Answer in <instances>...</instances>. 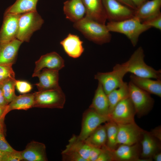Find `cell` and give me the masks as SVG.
I'll use <instances>...</instances> for the list:
<instances>
[{
  "instance_id": "1",
  "label": "cell",
  "mask_w": 161,
  "mask_h": 161,
  "mask_svg": "<svg viewBox=\"0 0 161 161\" xmlns=\"http://www.w3.org/2000/svg\"><path fill=\"white\" fill-rule=\"evenodd\" d=\"M73 27L80 31L87 39L100 45L110 42L111 35L106 25L85 16L74 23Z\"/></svg>"
},
{
  "instance_id": "2",
  "label": "cell",
  "mask_w": 161,
  "mask_h": 161,
  "mask_svg": "<svg viewBox=\"0 0 161 161\" xmlns=\"http://www.w3.org/2000/svg\"><path fill=\"white\" fill-rule=\"evenodd\" d=\"M106 26L110 32L120 33L126 35L134 47L137 45L140 35L151 28L134 16L121 21H110Z\"/></svg>"
},
{
  "instance_id": "3",
  "label": "cell",
  "mask_w": 161,
  "mask_h": 161,
  "mask_svg": "<svg viewBox=\"0 0 161 161\" xmlns=\"http://www.w3.org/2000/svg\"><path fill=\"white\" fill-rule=\"evenodd\" d=\"M144 57L143 49L140 47L125 62L128 72L140 77L161 80L160 69L156 70L146 64L144 61Z\"/></svg>"
},
{
  "instance_id": "4",
  "label": "cell",
  "mask_w": 161,
  "mask_h": 161,
  "mask_svg": "<svg viewBox=\"0 0 161 161\" xmlns=\"http://www.w3.org/2000/svg\"><path fill=\"white\" fill-rule=\"evenodd\" d=\"M128 73L125 63L116 64L112 71L106 72H98L95 78L98 81L106 95L121 86L124 83L123 78Z\"/></svg>"
},
{
  "instance_id": "5",
  "label": "cell",
  "mask_w": 161,
  "mask_h": 161,
  "mask_svg": "<svg viewBox=\"0 0 161 161\" xmlns=\"http://www.w3.org/2000/svg\"><path fill=\"white\" fill-rule=\"evenodd\" d=\"M44 22L37 11L21 14L17 39L22 42H29L33 32L39 30Z\"/></svg>"
},
{
  "instance_id": "6",
  "label": "cell",
  "mask_w": 161,
  "mask_h": 161,
  "mask_svg": "<svg viewBox=\"0 0 161 161\" xmlns=\"http://www.w3.org/2000/svg\"><path fill=\"white\" fill-rule=\"evenodd\" d=\"M33 93V107L61 109L64 107L65 96L61 88L38 91Z\"/></svg>"
},
{
  "instance_id": "7",
  "label": "cell",
  "mask_w": 161,
  "mask_h": 161,
  "mask_svg": "<svg viewBox=\"0 0 161 161\" xmlns=\"http://www.w3.org/2000/svg\"><path fill=\"white\" fill-rule=\"evenodd\" d=\"M128 85L129 97L136 114L140 116L145 114L151 109L154 103L150 94L137 87L130 81Z\"/></svg>"
},
{
  "instance_id": "8",
  "label": "cell",
  "mask_w": 161,
  "mask_h": 161,
  "mask_svg": "<svg viewBox=\"0 0 161 161\" xmlns=\"http://www.w3.org/2000/svg\"><path fill=\"white\" fill-rule=\"evenodd\" d=\"M135 109L129 97L122 100L114 107L108 115L109 120L118 124H126L134 122Z\"/></svg>"
},
{
  "instance_id": "9",
  "label": "cell",
  "mask_w": 161,
  "mask_h": 161,
  "mask_svg": "<svg viewBox=\"0 0 161 161\" xmlns=\"http://www.w3.org/2000/svg\"><path fill=\"white\" fill-rule=\"evenodd\" d=\"M109 120L108 116H104L89 108L83 113L81 130L78 138L84 140L101 124Z\"/></svg>"
},
{
  "instance_id": "10",
  "label": "cell",
  "mask_w": 161,
  "mask_h": 161,
  "mask_svg": "<svg viewBox=\"0 0 161 161\" xmlns=\"http://www.w3.org/2000/svg\"><path fill=\"white\" fill-rule=\"evenodd\" d=\"M107 19L110 21L123 20L134 16V10L116 0H102Z\"/></svg>"
},
{
  "instance_id": "11",
  "label": "cell",
  "mask_w": 161,
  "mask_h": 161,
  "mask_svg": "<svg viewBox=\"0 0 161 161\" xmlns=\"http://www.w3.org/2000/svg\"><path fill=\"white\" fill-rule=\"evenodd\" d=\"M118 124L117 144L132 145L137 143L145 131L135 122Z\"/></svg>"
},
{
  "instance_id": "12",
  "label": "cell",
  "mask_w": 161,
  "mask_h": 161,
  "mask_svg": "<svg viewBox=\"0 0 161 161\" xmlns=\"http://www.w3.org/2000/svg\"><path fill=\"white\" fill-rule=\"evenodd\" d=\"M20 15L4 13L0 30V44L8 42L17 39Z\"/></svg>"
},
{
  "instance_id": "13",
  "label": "cell",
  "mask_w": 161,
  "mask_h": 161,
  "mask_svg": "<svg viewBox=\"0 0 161 161\" xmlns=\"http://www.w3.org/2000/svg\"><path fill=\"white\" fill-rule=\"evenodd\" d=\"M35 65L32 77H35L44 68L58 71L64 66V61L59 55L53 52L41 56L35 62Z\"/></svg>"
},
{
  "instance_id": "14",
  "label": "cell",
  "mask_w": 161,
  "mask_h": 161,
  "mask_svg": "<svg viewBox=\"0 0 161 161\" xmlns=\"http://www.w3.org/2000/svg\"><path fill=\"white\" fill-rule=\"evenodd\" d=\"M39 82L35 84L38 91L57 89L61 88L58 84V71L44 68L37 74Z\"/></svg>"
},
{
  "instance_id": "15",
  "label": "cell",
  "mask_w": 161,
  "mask_h": 161,
  "mask_svg": "<svg viewBox=\"0 0 161 161\" xmlns=\"http://www.w3.org/2000/svg\"><path fill=\"white\" fill-rule=\"evenodd\" d=\"M22 160L26 161H48L45 145L32 141L28 143L25 149L21 151Z\"/></svg>"
},
{
  "instance_id": "16",
  "label": "cell",
  "mask_w": 161,
  "mask_h": 161,
  "mask_svg": "<svg viewBox=\"0 0 161 161\" xmlns=\"http://www.w3.org/2000/svg\"><path fill=\"white\" fill-rule=\"evenodd\" d=\"M22 43L16 39L8 42L0 44V65L14 64Z\"/></svg>"
},
{
  "instance_id": "17",
  "label": "cell",
  "mask_w": 161,
  "mask_h": 161,
  "mask_svg": "<svg viewBox=\"0 0 161 161\" xmlns=\"http://www.w3.org/2000/svg\"><path fill=\"white\" fill-rule=\"evenodd\" d=\"M86 10L85 16L98 23L105 24L106 15L102 0H82Z\"/></svg>"
},
{
  "instance_id": "18",
  "label": "cell",
  "mask_w": 161,
  "mask_h": 161,
  "mask_svg": "<svg viewBox=\"0 0 161 161\" xmlns=\"http://www.w3.org/2000/svg\"><path fill=\"white\" fill-rule=\"evenodd\" d=\"M63 10L66 18L74 23L86 15V10L82 0H68L64 3Z\"/></svg>"
},
{
  "instance_id": "19",
  "label": "cell",
  "mask_w": 161,
  "mask_h": 161,
  "mask_svg": "<svg viewBox=\"0 0 161 161\" xmlns=\"http://www.w3.org/2000/svg\"><path fill=\"white\" fill-rule=\"evenodd\" d=\"M161 0H149L134 10V16L142 22L160 13Z\"/></svg>"
},
{
  "instance_id": "20",
  "label": "cell",
  "mask_w": 161,
  "mask_h": 161,
  "mask_svg": "<svg viewBox=\"0 0 161 161\" xmlns=\"http://www.w3.org/2000/svg\"><path fill=\"white\" fill-rule=\"evenodd\" d=\"M111 152L113 160L137 161L139 158L137 143L132 145L121 144L116 149L111 150Z\"/></svg>"
},
{
  "instance_id": "21",
  "label": "cell",
  "mask_w": 161,
  "mask_h": 161,
  "mask_svg": "<svg viewBox=\"0 0 161 161\" xmlns=\"http://www.w3.org/2000/svg\"><path fill=\"white\" fill-rule=\"evenodd\" d=\"M130 81L140 89L149 94L161 97V80L140 77L131 74Z\"/></svg>"
},
{
  "instance_id": "22",
  "label": "cell",
  "mask_w": 161,
  "mask_h": 161,
  "mask_svg": "<svg viewBox=\"0 0 161 161\" xmlns=\"http://www.w3.org/2000/svg\"><path fill=\"white\" fill-rule=\"evenodd\" d=\"M83 43L78 36L70 33L61 41L60 44L69 56L77 58L80 56L84 51Z\"/></svg>"
},
{
  "instance_id": "23",
  "label": "cell",
  "mask_w": 161,
  "mask_h": 161,
  "mask_svg": "<svg viewBox=\"0 0 161 161\" xmlns=\"http://www.w3.org/2000/svg\"><path fill=\"white\" fill-rule=\"evenodd\" d=\"M109 103L107 95L101 84L98 82L91 104L89 107L101 115L108 116Z\"/></svg>"
},
{
  "instance_id": "24",
  "label": "cell",
  "mask_w": 161,
  "mask_h": 161,
  "mask_svg": "<svg viewBox=\"0 0 161 161\" xmlns=\"http://www.w3.org/2000/svg\"><path fill=\"white\" fill-rule=\"evenodd\" d=\"M34 102L33 93L16 96L7 106L6 114H7L10 111L14 110H27L33 107Z\"/></svg>"
},
{
  "instance_id": "25",
  "label": "cell",
  "mask_w": 161,
  "mask_h": 161,
  "mask_svg": "<svg viewBox=\"0 0 161 161\" xmlns=\"http://www.w3.org/2000/svg\"><path fill=\"white\" fill-rule=\"evenodd\" d=\"M38 0H16L12 5L7 9L4 13L22 14L36 11V6Z\"/></svg>"
},
{
  "instance_id": "26",
  "label": "cell",
  "mask_w": 161,
  "mask_h": 161,
  "mask_svg": "<svg viewBox=\"0 0 161 161\" xmlns=\"http://www.w3.org/2000/svg\"><path fill=\"white\" fill-rule=\"evenodd\" d=\"M106 132L105 125H100L84 140L90 146L102 148L106 146Z\"/></svg>"
},
{
  "instance_id": "27",
  "label": "cell",
  "mask_w": 161,
  "mask_h": 161,
  "mask_svg": "<svg viewBox=\"0 0 161 161\" xmlns=\"http://www.w3.org/2000/svg\"><path fill=\"white\" fill-rule=\"evenodd\" d=\"M109 103V114L119 102L129 97L128 83L124 82L120 87L111 92L107 95Z\"/></svg>"
},
{
  "instance_id": "28",
  "label": "cell",
  "mask_w": 161,
  "mask_h": 161,
  "mask_svg": "<svg viewBox=\"0 0 161 161\" xmlns=\"http://www.w3.org/2000/svg\"><path fill=\"white\" fill-rule=\"evenodd\" d=\"M141 141L142 152L141 155L143 158L148 159L156 153L158 146L153 136L145 131L143 134Z\"/></svg>"
},
{
  "instance_id": "29",
  "label": "cell",
  "mask_w": 161,
  "mask_h": 161,
  "mask_svg": "<svg viewBox=\"0 0 161 161\" xmlns=\"http://www.w3.org/2000/svg\"><path fill=\"white\" fill-rule=\"evenodd\" d=\"M66 147L72 149L78 153L86 161L88 159L91 146L84 140L79 139L77 136L74 135L69 140Z\"/></svg>"
},
{
  "instance_id": "30",
  "label": "cell",
  "mask_w": 161,
  "mask_h": 161,
  "mask_svg": "<svg viewBox=\"0 0 161 161\" xmlns=\"http://www.w3.org/2000/svg\"><path fill=\"white\" fill-rule=\"evenodd\" d=\"M107 140L106 147L111 150L115 149L117 144L118 131V124L114 122L109 120L105 124Z\"/></svg>"
},
{
  "instance_id": "31",
  "label": "cell",
  "mask_w": 161,
  "mask_h": 161,
  "mask_svg": "<svg viewBox=\"0 0 161 161\" xmlns=\"http://www.w3.org/2000/svg\"><path fill=\"white\" fill-rule=\"evenodd\" d=\"M16 80L15 78H9L0 83V86L3 95L6 101L8 103L17 96L15 92Z\"/></svg>"
},
{
  "instance_id": "32",
  "label": "cell",
  "mask_w": 161,
  "mask_h": 161,
  "mask_svg": "<svg viewBox=\"0 0 161 161\" xmlns=\"http://www.w3.org/2000/svg\"><path fill=\"white\" fill-rule=\"evenodd\" d=\"M61 154L62 160L64 161H86L76 151L66 147Z\"/></svg>"
},
{
  "instance_id": "33",
  "label": "cell",
  "mask_w": 161,
  "mask_h": 161,
  "mask_svg": "<svg viewBox=\"0 0 161 161\" xmlns=\"http://www.w3.org/2000/svg\"><path fill=\"white\" fill-rule=\"evenodd\" d=\"M11 64L0 65V83L9 78H15V73Z\"/></svg>"
},
{
  "instance_id": "34",
  "label": "cell",
  "mask_w": 161,
  "mask_h": 161,
  "mask_svg": "<svg viewBox=\"0 0 161 161\" xmlns=\"http://www.w3.org/2000/svg\"><path fill=\"white\" fill-rule=\"evenodd\" d=\"M151 28L154 27L161 30V13L151 17L142 22Z\"/></svg>"
},
{
  "instance_id": "35",
  "label": "cell",
  "mask_w": 161,
  "mask_h": 161,
  "mask_svg": "<svg viewBox=\"0 0 161 161\" xmlns=\"http://www.w3.org/2000/svg\"><path fill=\"white\" fill-rule=\"evenodd\" d=\"M22 160L21 151L16 150L3 153L2 161H20Z\"/></svg>"
},
{
  "instance_id": "36",
  "label": "cell",
  "mask_w": 161,
  "mask_h": 161,
  "mask_svg": "<svg viewBox=\"0 0 161 161\" xmlns=\"http://www.w3.org/2000/svg\"><path fill=\"white\" fill-rule=\"evenodd\" d=\"M16 86L18 91L23 94L29 92L32 89V86L30 83L23 80H16Z\"/></svg>"
},
{
  "instance_id": "37",
  "label": "cell",
  "mask_w": 161,
  "mask_h": 161,
  "mask_svg": "<svg viewBox=\"0 0 161 161\" xmlns=\"http://www.w3.org/2000/svg\"><path fill=\"white\" fill-rule=\"evenodd\" d=\"M16 150L7 141L4 137V132L0 131V151L4 153L13 152Z\"/></svg>"
},
{
  "instance_id": "38",
  "label": "cell",
  "mask_w": 161,
  "mask_h": 161,
  "mask_svg": "<svg viewBox=\"0 0 161 161\" xmlns=\"http://www.w3.org/2000/svg\"><path fill=\"white\" fill-rule=\"evenodd\" d=\"M102 151L96 161H113L111 150L106 146L102 148Z\"/></svg>"
},
{
  "instance_id": "39",
  "label": "cell",
  "mask_w": 161,
  "mask_h": 161,
  "mask_svg": "<svg viewBox=\"0 0 161 161\" xmlns=\"http://www.w3.org/2000/svg\"><path fill=\"white\" fill-rule=\"evenodd\" d=\"M102 150V148L91 146L88 161H96Z\"/></svg>"
},
{
  "instance_id": "40",
  "label": "cell",
  "mask_w": 161,
  "mask_h": 161,
  "mask_svg": "<svg viewBox=\"0 0 161 161\" xmlns=\"http://www.w3.org/2000/svg\"><path fill=\"white\" fill-rule=\"evenodd\" d=\"M123 5L135 10L137 8L131 0H116Z\"/></svg>"
},
{
  "instance_id": "41",
  "label": "cell",
  "mask_w": 161,
  "mask_h": 161,
  "mask_svg": "<svg viewBox=\"0 0 161 161\" xmlns=\"http://www.w3.org/2000/svg\"><path fill=\"white\" fill-rule=\"evenodd\" d=\"M6 106H0V122L4 123L5 117L7 114L6 113Z\"/></svg>"
},
{
  "instance_id": "42",
  "label": "cell",
  "mask_w": 161,
  "mask_h": 161,
  "mask_svg": "<svg viewBox=\"0 0 161 161\" xmlns=\"http://www.w3.org/2000/svg\"><path fill=\"white\" fill-rule=\"evenodd\" d=\"M8 104L4 97L0 86V106H4Z\"/></svg>"
},
{
  "instance_id": "43",
  "label": "cell",
  "mask_w": 161,
  "mask_h": 161,
  "mask_svg": "<svg viewBox=\"0 0 161 161\" xmlns=\"http://www.w3.org/2000/svg\"><path fill=\"white\" fill-rule=\"evenodd\" d=\"M136 7L139 8L141 5L148 0H131Z\"/></svg>"
},
{
  "instance_id": "44",
  "label": "cell",
  "mask_w": 161,
  "mask_h": 161,
  "mask_svg": "<svg viewBox=\"0 0 161 161\" xmlns=\"http://www.w3.org/2000/svg\"><path fill=\"white\" fill-rule=\"evenodd\" d=\"M153 158L155 161H161V153H156L153 156Z\"/></svg>"
},
{
  "instance_id": "45",
  "label": "cell",
  "mask_w": 161,
  "mask_h": 161,
  "mask_svg": "<svg viewBox=\"0 0 161 161\" xmlns=\"http://www.w3.org/2000/svg\"><path fill=\"white\" fill-rule=\"evenodd\" d=\"M0 131L4 132V123L0 122Z\"/></svg>"
},
{
  "instance_id": "46",
  "label": "cell",
  "mask_w": 161,
  "mask_h": 161,
  "mask_svg": "<svg viewBox=\"0 0 161 161\" xmlns=\"http://www.w3.org/2000/svg\"><path fill=\"white\" fill-rule=\"evenodd\" d=\"M3 153L0 151V161H2Z\"/></svg>"
}]
</instances>
